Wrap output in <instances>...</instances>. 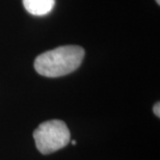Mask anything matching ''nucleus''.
<instances>
[{"mask_svg":"<svg viewBox=\"0 0 160 160\" xmlns=\"http://www.w3.org/2000/svg\"><path fill=\"white\" fill-rule=\"evenodd\" d=\"M84 57V49L79 46H62L42 53L34 60V69L40 75L56 78L77 70Z\"/></svg>","mask_w":160,"mask_h":160,"instance_id":"obj_1","label":"nucleus"},{"mask_svg":"<svg viewBox=\"0 0 160 160\" xmlns=\"http://www.w3.org/2000/svg\"><path fill=\"white\" fill-rule=\"evenodd\" d=\"M70 137L71 133L69 128L65 122L59 120L45 122L33 132L37 149L44 155L51 154L65 148L70 142Z\"/></svg>","mask_w":160,"mask_h":160,"instance_id":"obj_2","label":"nucleus"},{"mask_svg":"<svg viewBox=\"0 0 160 160\" xmlns=\"http://www.w3.org/2000/svg\"><path fill=\"white\" fill-rule=\"evenodd\" d=\"M23 5L29 14L42 17L52 11L55 0H23Z\"/></svg>","mask_w":160,"mask_h":160,"instance_id":"obj_3","label":"nucleus"},{"mask_svg":"<svg viewBox=\"0 0 160 160\" xmlns=\"http://www.w3.org/2000/svg\"><path fill=\"white\" fill-rule=\"evenodd\" d=\"M153 111H154L155 116H157L158 118L160 117V103L159 102H157V103L154 105V107H153Z\"/></svg>","mask_w":160,"mask_h":160,"instance_id":"obj_4","label":"nucleus"},{"mask_svg":"<svg viewBox=\"0 0 160 160\" xmlns=\"http://www.w3.org/2000/svg\"><path fill=\"white\" fill-rule=\"evenodd\" d=\"M72 143H73V145H74V146H76V140H73Z\"/></svg>","mask_w":160,"mask_h":160,"instance_id":"obj_5","label":"nucleus"},{"mask_svg":"<svg viewBox=\"0 0 160 160\" xmlns=\"http://www.w3.org/2000/svg\"><path fill=\"white\" fill-rule=\"evenodd\" d=\"M156 2H157V4H160V0H156Z\"/></svg>","mask_w":160,"mask_h":160,"instance_id":"obj_6","label":"nucleus"}]
</instances>
